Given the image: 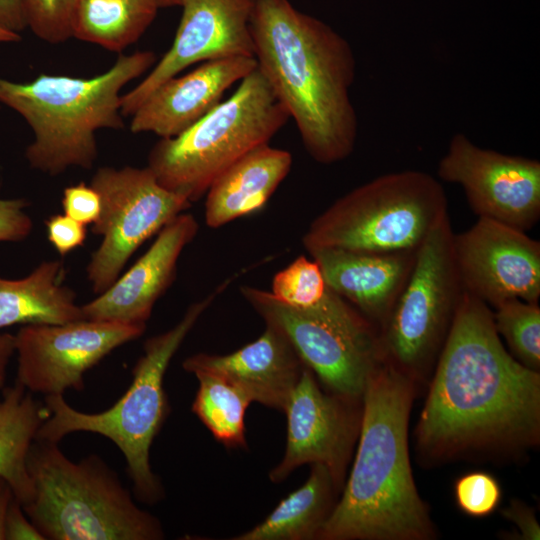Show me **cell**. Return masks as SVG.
Listing matches in <instances>:
<instances>
[{"instance_id":"cell-28","label":"cell","mask_w":540,"mask_h":540,"mask_svg":"<svg viewBox=\"0 0 540 540\" xmlns=\"http://www.w3.org/2000/svg\"><path fill=\"white\" fill-rule=\"evenodd\" d=\"M328 288L319 264L301 255L274 275L271 294L288 306L307 309L319 304Z\"/></svg>"},{"instance_id":"cell-10","label":"cell","mask_w":540,"mask_h":540,"mask_svg":"<svg viewBox=\"0 0 540 540\" xmlns=\"http://www.w3.org/2000/svg\"><path fill=\"white\" fill-rule=\"evenodd\" d=\"M90 185L102 209L93 224L103 237L86 267L93 292L109 288L130 257L150 237L191 206L184 196L164 188L148 168L101 167Z\"/></svg>"},{"instance_id":"cell-20","label":"cell","mask_w":540,"mask_h":540,"mask_svg":"<svg viewBox=\"0 0 540 540\" xmlns=\"http://www.w3.org/2000/svg\"><path fill=\"white\" fill-rule=\"evenodd\" d=\"M416 252L319 248L308 253L319 264L333 291L371 323L382 326L409 277Z\"/></svg>"},{"instance_id":"cell-3","label":"cell","mask_w":540,"mask_h":540,"mask_svg":"<svg viewBox=\"0 0 540 540\" xmlns=\"http://www.w3.org/2000/svg\"><path fill=\"white\" fill-rule=\"evenodd\" d=\"M412 377L385 357L362 395L359 444L321 540H426L432 523L414 483L408 451Z\"/></svg>"},{"instance_id":"cell-30","label":"cell","mask_w":540,"mask_h":540,"mask_svg":"<svg viewBox=\"0 0 540 540\" xmlns=\"http://www.w3.org/2000/svg\"><path fill=\"white\" fill-rule=\"evenodd\" d=\"M455 498L459 508L473 517L492 513L499 504L501 489L497 480L485 472H471L455 483Z\"/></svg>"},{"instance_id":"cell-13","label":"cell","mask_w":540,"mask_h":540,"mask_svg":"<svg viewBox=\"0 0 540 540\" xmlns=\"http://www.w3.org/2000/svg\"><path fill=\"white\" fill-rule=\"evenodd\" d=\"M438 177L462 187L478 217L522 231L540 218V162L477 146L456 133L437 166Z\"/></svg>"},{"instance_id":"cell-27","label":"cell","mask_w":540,"mask_h":540,"mask_svg":"<svg viewBox=\"0 0 540 540\" xmlns=\"http://www.w3.org/2000/svg\"><path fill=\"white\" fill-rule=\"evenodd\" d=\"M493 320L516 359L540 369V308L537 303L510 299L494 307Z\"/></svg>"},{"instance_id":"cell-36","label":"cell","mask_w":540,"mask_h":540,"mask_svg":"<svg viewBox=\"0 0 540 540\" xmlns=\"http://www.w3.org/2000/svg\"><path fill=\"white\" fill-rule=\"evenodd\" d=\"M0 26L19 34L27 27L24 0H0Z\"/></svg>"},{"instance_id":"cell-21","label":"cell","mask_w":540,"mask_h":540,"mask_svg":"<svg viewBox=\"0 0 540 540\" xmlns=\"http://www.w3.org/2000/svg\"><path fill=\"white\" fill-rule=\"evenodd\" d=\"M292 161L290 152L269 143L244 154L209 186L206 224L218 228L261 210L288 175Z\"/></svg>"},{"instance_id":"cell-33","label":"cell","mask_w":540,"mask_h":540,"mask_svg":"<svg viewBox=\"0 0 540 540\" xmlns=\"http://www.w3.org/2000/svg\"><path fill=\"white\" fill-rule=\"evenodd\" d=\"M26 206L25 199L0 198V242H17L29 236L33 224Z\"/></svg>"},{"instance_id":"cell-23","label":"cell","mask_w":540,"mask_h":540,"mask_svg":"<svg viewBox=\"0 0 540 540\" xmlns=\"http://www.w3.org/2000/svg\"><path fill=\"white\" fill-rule=\"evenodd\" d=\"M49 411L34 393L15 381L4 387L0 398V476L11 486L22 506L34 495L27 470V455Z\"/></svg>"},{"instance_id":"cell-17","label":"cell","mask_w":540,"mask_h":540,"mask_svg":"<svg viewBox=\"0 0 540 540\" xmlns=\"http://www.w3.org/2000/svg\"><path fill=\"white\" fill-rule=\"evenodd\" d=\"M199 229L181 213L166 224L149 249L104 292L81 306L85 319L146 326L156 301L175 279L178 259Z\"/></svg>"},{"instance_id":"cell-19","label":"cell","mask_w":540,"mask_h":540,"mask_svg":"<svg viewBox=\"0 0 540 540\" xmlns=\"http://www.w3.org/2000/svg\"><path fill=\"white\" fill-rule=\"evenodd\" d=\"M256 67L254 57L219 58L168 79L134 112L131 132L161 138L180 134L217 106L224 92Z\"/></svg>"},{"instance_id":"cell-2","label":"cell","mask_w":540,"mask_h":540,"mask_svg":"<svg viewBox=\"0 0 540 540\" xmlns=\"http://www.w3.org/2000/svg\"><path fill=\"white\" fill-rule=\"evenodd\" d=\"M250 29L257 68L294 119L308 154L325 165L350 156L358 120L348 41L288 0H254Z\"/></svg>"},{"instance_id":"cell-34","label":"cell","mask_w":540,"mask_h":540,"mask_svg":"<svg viewBox=\"0 0 540 540\" xmlns=\"http://www.w3.org/2000/svg\"><path fill=\"white\" fill-rule=\"evenodd\" d=\"M4 532L5 540H45L16 498L12 500L8 507Z\"/></svg>"},{"instance_id":"cell-18","label":"cell","mask_w":540,"mask_h":540,"mask_svg":"<svg viewBox=\"0 0 540 540\" xmlns=\"http://www.w3.org/2000/svg\"><path fill=\"white\" fill-rule=\"evenodd\" d=\"M183 369L215 375L241 390L251 402L284 412L304 364L287 337L266 324L251 343L226 355L197 353Z\"/></svg>"},{"instance_id":"cell-26","label":"cell","mask_w":540,"mask_h":540,"mask_svg":"<svg viewBox=\"0 0 540 540\" xmlns=\"http://www.w3.org/2000/svg\"><path fill=\"white\" fill-rule=\"evenodd\" d=\"M199 387L192 411L213 437L229 449H246L245 413L250 399L223 379L206 373H193Z\"/></svg>"},{"instance_id":"cell-14","label":"cell","mask_w":540,"mask_h":540,"mask_svg":"<svg viewBox=\"0 0 540 540\" xmlns=\"http://www.w3.org/2000/svg\"><path fill=\"white\" fill-rule=\"evenodd\" d=\"M356 401L323 391L314 373L304 365L284 410L285 453L269 472V479L280 483L302 465L322 464L339 489L360 430L361 411L355 408Z\"/></svg>"},{"instance_id":"cell-11","label":"cell","mask_w":540,"mask_h":540,"mask_svg":"<svg viewBox=\"0 0 540 540\" xmlns=\"http://www.w3.org/2000/svg\"><path fill=\"white\" fill-rule=\"evenodd\" d=\"M240 293L265 324L287 337L303 364L330 392L362 399L371 372L384 358L379 335L321 321L278 301L270 291L245 285Z\"/></svg>"},{"instance_id":"cell-25","label":"cell","mask_w":540,"mask_h":540,"mask_svg":"<svg viewBox=\"0 0 540 540\" xmlns=\"http://www.w3.org/2000/svg\"><path fill=\"white\" fill-rule=\"evenodd\" d=\"M158 8L155 0H78L73 37L121 51L142 35Z\"/></svg>"},{"instance_id":"cell-31","label":"cell","mask_w":540,"mask_h":540,"mask_svg":"<svg viewBox=\"0 0 540 540\" xmlns=\"http://www.w3.org/2000/svg\"><path fill=\"white\" fill-rule=\"evenodd\" d=\"M61 203L64 214L84 225L94 224L102 209L99 193L84 182L66 187Z\"/></svg>"},{"instance_id":"cell-40","label":"cell","mask_w":540,"mask_h":540,"mask_svg":"<svg viewBox=\"0 0 540 540\" xmlns=\"http://www.w3.org/2000/svg\"><path fill=\"white\" fill-rule=\"evenodd\" d=\"M183 0H155L158 7L177 6L182 4Z\"/></svg>"},{"instance_id":"cell-38","label":"cell","mask_w":540,"mask_h":540,"mask_svg":"<svg viewBox=\"0 0 540 540\" xmlns=\"http://www.w3.org/2000/svg\"><path fill=\"white\" fill-rule=\"evenodd\" d=\"M15 498L10 484L0 476V540H5L4 524L8 507Z\"/></svg>"},{"instance_id":"cell-1","label":"cell","mask_w":540,"mask_h":540,"mask_svg":"<svg viewBox=\"0 0 540 540\" xmlns=\"http://www.w3.org/2000/svg\"><path fill=\"white\" fill-rule=\"evenodd\" d=\"M540 374L504 348L489 305L463 290L416 429L430 458L535 444Z\"/></svg>"},{"instance_id":"cell-22","label":"cell","mask_w":540,"mask_h":540,"mask_svg":"<svg viewBox=\"0 0 540 540\" xmlns=\"http://www.w3.org/2000/svg\"><path fill=\"white\" fill-rule=\"evenodd\" d=\"M62 261L40 263L21 279L0 277V329L16 324H65L83 320L75 292L63 285Z\"/></svg>"},{"instance_id":"cell-9","label":"cell","mask_w":540,"mask_h":540,"mask_svg":"<svg viewBox=\"0 0 540 540\" xmlns=\"http://www.w3.org/2000/svg\"><path fill=\"white\" fill-rule=\"evenodd\" d=\"M453 236L446 214L417 249L409 277L381 326L384 357L411 377L439 355L463 293Z\"/></svg>"},{"instance_id":"cell-24","label":"cell","mask_w":540,"mask_h":540,"mask_svg":"<svg viewBox=\"0 0 540 540\" xmlns=\"http://www.w3.org/2000/svg\"><path fill=\"white\" fill-rule=\"evenodd\" d=\"M336 485L329 470L312 464L306 482L287 495L259 524L232 540H312L334 506Z\"/></svg>"},{"instance_id":"cell-5","label":"cell","mask_w":540,"mask_h":540,"mask_svg":"<svg viewBox=\"0 0 540 540\" xmlns=\"http://www.w3.org/2000/svg\"><path fill=\"white\" fill-rule=\"evenodd\" d=\"M224 281L204 299L191 304L171 329L147 339L144 353L132 370V382L123 396L100 413L74 409L62 394L47 395L49 411L35 439L59 443L74 432H90L111 440L122 452L136 498L153 505L164 497V488L150 464V448L163 426L169 405L164 375L172 357L201 315L232 282Z\"/></svg>"},{"instance_id":"cell-39","label":"cell","mask_w":540,"mask_h":540,"mask_svg":"<svg viewBox=\"0 0 540 540\" xmlns=\"http://www.w3.org/2000/svg\"><path fill=\"white\" fill-rule=\"evenodd\" d=\"M19 40H21L19 33L0 26V43L17 42Z\"/></svg>"},{"instance_id":"cell-37","label":"cell","mask_w":540,"mask_h":540,"mask_svg":"<svg viewBox=\"0 0 540 540\" xmlns=\"http://www.w3.org/2000/svg\"><path fill=\"white\" fill-rule=\"evenodd\" d=\"M15 354V336L0 332V390L5 387L7 367Z\"/></svg>"},{"instance_id":"cell-7","label":"cell","mask_w":540,"mask_h":540,"mask_svg":"<svg viewBox=\"0 0 540 540\" xmlns=\"http://www.w3.org/2000/svg\"><path fill=\"white\" fill-rule=\"evenodd\" d=\"M289 118L256 67L227 100L180 134L161 138L148 155L147 167L164 188L192 203L232 163L269 143Z\"/></svg>"},{"instance_id":"cell-6","label":"cell","mask_w":540,"mask_h":540,"mask_svg":"<svg viewBox=\"0 0 540 540\" xmlns=\"http://www.w3.org/2000/svg\"><path fill=\"white\" fill-rule=\"evenodd\" d=\"M58 444L35 439L27 455L34 495L22 507L45 540L165 538L158 518L135 504L100 456L73 462Z\"/></svg>"},{"instance_id":"cell-35","label":"cell","mask_w":540,"mask_h":540,"mask_svg":"<svg viewBox=\"0 0 540 540\" xmlns=\"http://www.w3.org/2000/svg\"><path fill=\"white\" fill-rule=\"evenodd\" d=\"M502 515L513 522L519 530L518 539L539 540L540 526L537 522L535 512L520 501H513L504 510Z\"/></svg>"},{"instance_id":"cell-12","label":"cell","mask_w":540,"mask_h":540,"mask_svg":"<svg viewBox=\"0 0 540 540\" xmlns=\"http://www.w3.org/2000/svg\"><path fill=\"white\" fill-rule=\"evenodd\" d=\"M146 329L110 321L83 319L65 324H29L15 336L17 377L32 393L44 396L82 391L85 373L113 350Z\"/></svg>"},{"instance_id":"cell-29","label":"cell","mask_w":540,"mask_h":540,"mask_svg":"<svg viewBox=\"0 0 540 540\" xmlns=\"http://www.w3.org/2000/svg\"><path fill=\"white\" fill-rule=\"evenodd\" d=\"M78 0H24L27 27L51 44L73 37Z\"/></svg>"},{"instance_id":"cell-8","label":"cell","mask_w":540,"mask_h":540,"mask_svg":"<svg viewBox=\"0 0 540 540\" xmlns=\"http://www.w3.org/2000/svg\"><path fill=\"white\" fill-rule=\"evenodd\" d=\"M446 214L447 197L436 178L419 170L391 172L338 198L310 223L302 243L307 252L417 250Z\"/></svg>"},{"instance_id":"cell-16","label":"cell","mask_w":540,"mask_h":540,"mask_svg":"<svg viewBox=\"0 0 540 540\" xmlns=\"http://www.w3.org/2000/svg\"><path fill=\"white\" fill-rule=\"evenodd\" d=\"M181 6L171 47L137 86L122 95L123 116H132L161 84L197 62L254 57L250 29L254 0H183Z\"/></svg>"},{"instance_id":"cell-15","label":"cell","mask_w":540,"mask_h":540,"mask_svg":"<svg viewBox=\"0 0 540 540\" xmlns=\"http://www.w3.org/2000/svg\"><path fill=\"white\" fill-rule=\"evenodd\" d=\"M453 252L463 290L487 305L538 302L540 243L525 231L478 217L468 230L454 234Z\"/></svg>"},{"instance_id":"cell-32","label":"cell","mask_w":540,"mask_h":540,"mask_svg":"<svg viewBox=\"0 0 540 540\" xmlns=\"http://www.w3.org/2000/svg\"><path fill=\"white\" fill-rule=\"evenodd\" d=\"M45 226L48 241L61 256L83 246L87 238V225L66 214L51 215Z\"/></svg>"},{"instance_id":"cell-4","label":"cell","mask_w":540,"mask_h":540,"mask_svg":"<svg viewBox=\"0 0 540 540\" xmlns=\"http://www.w3.org/2000/svg\"><path fill=\"white\" fill-rule=\"evenodd\" d=\"M155 61L152 51H137L120 55L108 70L89 78L41 74L19 83L0 77V102L33 131L25 151L29 165L51 176L70 167L91 168L96 132L123 127L121 91Z\"/></svg>"}]
</instances>
